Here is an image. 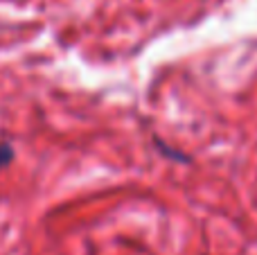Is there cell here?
<instances>
[{
  "mask_svg": "<svg viewBox=\"0 0 257 255\" xmlns=\"http://www.w3.org/2000/svg\"><path fill=\"white\" fill-rule=\"evenodd\" d=\"M9 158H12V149H9V147H0V165H5Z\"/></svg>",
  "mask_w": 257,
  "mask_h": 255,
  "instance_id": "1",
  "label": "cell"
}]
</instances>
